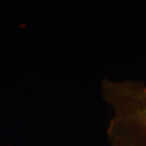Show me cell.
Listing matches in <instances>:
<instances>
[{"label":"cell","instance_id":"1","mask_svg":"<svg viewBox=\"0 0 146 146\" xmlns=\"http://www.w3.org/2000/svg\"><path fill=\"white\" fill-rule=\"evenodd\" d=\"M102 94L112 113L107 127L109 146H146V84L106 79Z\"/></svg>","mask_w":146,"mask_h":146}]
</instances>
